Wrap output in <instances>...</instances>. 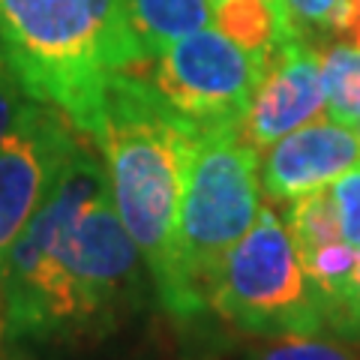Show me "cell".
I'll list each match as a JSON object with an SVG mask.
<instances>
[{
  "instance_id": "cell-3",
  "label": "cell",
  "mask_w": 360,
  "mask_h": 360,
  "mask_svg": "<svg viewBox=\"0 0 360 360\" xmlns=\"http://www.w3.org/2000/svg\"><path fill=\"white\" fill-rule=\"evenodd\" d=\"M139 246L123 229L111 189L78 213L25 285L4 297L6 340L94 330L139 285Z\"/></svg>"
},
{
  "instance_id": "cell-13",
  "label": "cell",
  "mask_w": 360,
  "mask_h": 360,
  "mask_svg": "<svg viewBox=\"0 0 360 360\" xmlns=\"http://www.w3.org/2000/svg\"><path fill=\"white\" fill-rule=\"evenodd\" d=\"M288 234L295 240L297 255H307L312 250H319V246L342 240V229H340V217H336V207L330 198V186H321L307 195L291 198Z\"/></svg>"
},
{
  "instance_id": "cell-19",
  "label": "cell",
  "mask_w": 360,
  "mask_h": 360,
  "mask_svg": "<svg viewBox=\"0 0 360 360\" xmlns=\"http://www.w3.org/2000/svg\"><path fill=\"white\" fill-rule=\"evenodd\" d=\"M345 37H352V42L360 49V6H357V13L352 18V25H348V30H345Z\"/></svg>"
},
{
  "instance_id": "cell-18",
  "label": "cell",
  "mask_w": 360,
  "mask_h": 360,
  "mask_svg": "<svg viewBox=\"0 0 360 360\" xmlns=\"http://www.w3.org/2000/svg\"><path fill=\"white\" fill-rule=\"evenodd\" d=\"M354 340H360V246H357V270H354Z\"/></svg>"
},
{
  "instance_id": "cell-15",
  "label": "cell",
  "mask_w": 360,
  "mask_h": 360,
  "mask_svg": "<svg viewBox=\"0 0 360 360\" xmlns=\"http://www.w3.org/2000/svg\"><path fill=\"white\" fill-rule=\"evenodd\" d=\"M246 360H360V352L319 336H264Z\"/></svg>"
},
{
  "instance_id": "cell-22",
  "label": "cell",
  "mask_w": 360,
  "mask_h": 360,
  "mask_svg": "<svg viewBox=\"0 0 360 360\" xmlns=\"http://www.w3.org/2000/svg\"><path fill=\"white\" fill-rule=\"evenodd\" d=\"M213 4H217V0H213Z\"/></svg>"
},
{
  "instance_id": "cell-8",
  "label": "cell",
  "mask_w": 360,
  "mask_h": 360,
  "mask_svg": "<svg viewBox=\"0 0 360 360\" xmlns=\"http://www.w3.org/2000/svg\"><path fill=\"white\" fill-rule=\"evenodd\" d=\"M321 111V51L312 42L288 39L264 63L262 82L243 115L240 135L255 150H267L283 135L319 120Z\"/></svg>"
},
{
  "instance_id": "cell-5",
  "label": "cell",
  "mask_w": 360,
  "mask_h": 360,
  "mask_svg": "<svg viewBox=\"0 0 360 360\" xmlns=\"http://www.w3.org/2000/svg\"><path fill=\"white\" fill-rule=\"evenodd\" d=\"M210 309L252 336H315L328 328L295 240L270 207L231 246L210 291Z\"/></svg>"
},
{
  "instance_id": "cell-9",
  "label": "cell",
  "mask_w": 360,
  "mask_h": 360,
  "mask_svg": "<svg viewBox=\"0 0 360 360\" xmlns=\"http://www.w3.org/2000/svg\"><path fill=\"white\" fill-rule=\"evenodd\" d=\"M354 162H360V135L348 123L319 117L270 144L258 177L270 198L291 201L330 186Z\"/></svg>"
},
{
  "instance_id": "cell-4",
  "label": "cell",
  "mask_w": 360,
  "mask_h": 360,
  "mask_svg": "<svg viewBox=\"0 0 360 360\" xmlns=\"http://www.w3.org/2000/svg\"><path fill=\"white\" fill-rule=\"evenodd\" d=\"M262 210L258 150L240 129L198 132L180 198L177 238L168 274L156 291L174 319L210 309L217 274Z\"/></svg>"
},
{
  "instance_id": "cell-14",
  "label": "cell",
  "mask_w": 360,
  "mask_h": 360,
  "mask_svg": "<svg viewBox=\"0 0 360 360\" xmlns=\"http://www.w3.org/2000/svg\"><path fill=\"white\" fill-rule=\"evenodd\" d=\"M357 6L360 0H283L288 25L295 30V37L303 42L345 33Z\"/></svg>"
},
{
  "instance_id": "cell-16",
  "label": "cell",
  "mask_w": 360,
  "mask_h": 360,
  "mask_svg": "<svg viewBox=\"0 0 360 360\" xmlns=\"http://www.w3.org/2000/svg\"><path fill=\"white\" fill-rule=\"evenodd\" d=\"M330 198L340 217L342 240L348 246H360V162H354L345 174H340L330 184Z\"/></svg>"
},
{
  "instance_id": "cell-2",
  "label": "cell",
  "mask_w": 360,
  "mask_h": 360,
  "mask_svg": "<svg viewBox=\"0 0 360 360\" xmlns=\"http://www.w3.org/2000/svg\"><path fill=\"white\" fill-rule=\"evenodd\" d=\"M0 42L27 94L94 139L105 82L148 60L127 0H0Z\"/></svg>"
},
{
  "instance_id": "cell-20",
  "label": "cell",
  "mask_w": 360,
  "mask_h": 360,
  "mask_svg": "<svg viewBox=\"0 0 360 360\" xmlns=\"http://www.w3.org/2000/svg\"><path fill=\"white\" fill-rule=\"evenodd\" d=\"M0 360H13V357H6V354H4V352H0Z\"/></svg>"
},
{
  "instance_id": "cell-10",
  "label": "cell",
  "mask_w": 360,
  "mask_h": 360,
  "mask_svg": "<svg viewBox=\"0 0 360 360\" xmlns=\"http://www.w3.org/2000/svg\"><path fill=\"white\" fill-rule=\"evenodd\" d=\"M213 25L262 63L274 58L288 39H297L285 18L283 0H217Z\"/></svg>"
},
{
  "instance_id": "cell-7",
  "label": "cell",
  "mask_w": 360,
  "mask_h": 360,
  "mask_svg": "<svg viewBox=\"0 0 360 360\" xmlns=\"http://www.w3.org/2000/svg\"><path fill=\"white\" fill-rule=\"evenodd\" d=\"M82 135L54 105L27 99L13 132L0 144V274L21 231L58 184L63 165L82 148ZM0 340H6L0 291Z\"/></svg>"
},
{
  "instance_id": "cell-11",
  "label": "cell",
  "mask_w": 360,
  "mask_h": 360,
  "mask_svg": "<svg viewBox=\"0 0 360 360\" xmlns=\"http://www.w3.org/2000/svg\"><path fill=\"white\" fill-rule=\"evenodd\" d=\"M132 30L148 58L213 21V0H127Z\"/></svg>"
},
{
  "instance_id": "cell-6",
  "label": "cell",
  "mask_w": 360,
  "mask_h": 360,
  "mask_svg": "<svg viewBox=\"0 0 360 360\" xmlns=\"http://www.w3.org/2000/svg\"><path fill=\"white\" fill-rule=\"evenodd\" d=\"M264 63L222 30L201 27L156 54L150 84L162 103L198 132L240 129Z\"/></svg>"
},
{
  "instance_id": "cell-21",
  "label": "cell",
  "mask_w": 360,
  "mask_h": 360,
  "mask_svg": "<svg viewBox=\"0 0 360 360\" xmlns=\"http://www.w3.org/2000/svg\"><path fill=\"white\" fill-rule=\"evenodd\" d=\"M357 135H360V120H357Z\"/></svg>"
},
{
  "instance_id": "cell-1",
  "label": "cell",
  "mask_w": 360,
  "mask_h": 360,
  "mask_svg": "<svg viewBox=\"0 0 360 360\" xmlns=\"http://www.w3.org/2000/svg\"><path fill=\"white\" fill-rule=\"evenodd\" d=\"M198 129L162 103L150 82L120 70L105 82L99 144L115 210L160 285L172 264L180 198Z\"/></svg>"
},
{
  "instance_id": "cell-17",
  "label": "cell",
  "mask_w": 360,
  "mask_h": 360,
  "mask_svg": "<svg viewBox=\"0 0 360 360\" xmlns=\"http://www.w3.org/2000/svg\"><path fill=\"white\" fill-rule=\"evenodd\" d=\"M27 99H30L27 87L21 82V75L15 72L4 42H0V144H4V139L13 132L21 108L27 105Z\"/></svg>"
},
{
  "instance_id": "cell-12",
  "label": "cell",
  "mask_w": 360,
  "mask_h": 360,
  "mask_svg": "<svg viewBox=\"0 0 360 360\" xmlns=\"http://www.w3.org/2000/svg\"><path fill=\"white\" fill-rule=\"evenodd\" d=\"M324 111L348 127L360 120V49L336 42L321 51Z\"/></svg>"
}]
</instances>
